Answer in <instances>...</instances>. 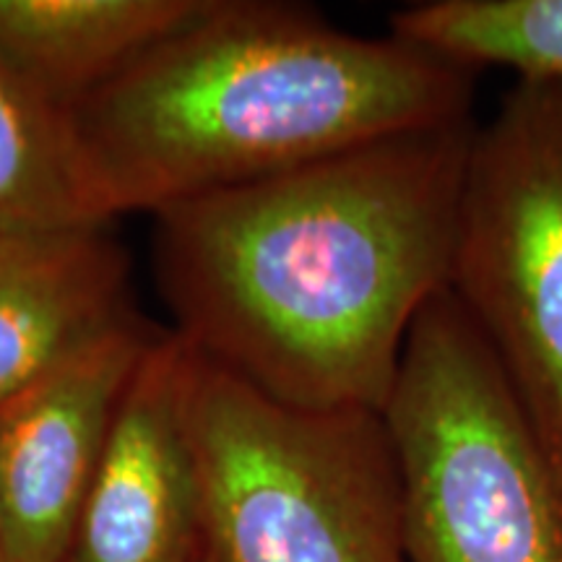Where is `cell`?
Masks as SVG:
<instances>
[{"label":"cell","mask_w":562,"mask_h":562,"mask_svg":"<svg viewBox=\"0 0 562 562\" xmlns=\"http://www.w3.org/2000/svg\"><path fill=\"white\" fill-rule=\"evenodd\" d=\"M188 430L214 562H412L381 412L292 409L193 351Z\"/></svg>","instance_id":"277c9868"},{"label":"cell","mask_w":562,"mask_h":562,"mask_svg":"<svg viewBox=\"0 0 562 562\" xmlns=\"http://www.w3.org/2000/svg\"><path fill=\"white\" fill-rule=\"evenodd\" d=\"M159 328L136 318L0 404V526L11 562H63L112 419Z\"/></svg>","instance_id":"52a82bcc"},{"label":"cell","mask_w":562,"mask_h":562,"mask_svg":"<svg viewBox=\"0 0 562 562\" xmlns=\"http://www.w3.org/2000/svg\"><path fill=\"white\" fill-rule=\"evenodd\" d=\"M448 290L562 482V81L518 79L474 125Z\"/></svg>","instance_id":"5b68a950"},{"label":"cell","mask_w":562,"mask_h":562,"mask_svg":"<svg viewBox=\"0 0 562 562\" xmlns=\"http://www.w3.org/2000/svg\"><path fill=\"white\" fill-rule=\"evenodd\" d=\"M476 70L311 9L211 0L68 110L102 222L248 186L336 151L472 117Z\"/></svg>","instance_id":"7a4b0ae2"},{"label":"cell","mask_w":562,"mask_h":562,"mask_svg":"<svg viewBox=\"0 0 562 562\" xmlns=\"http://www.w3.org/2000/svg\"><path fill=\"white\" fill-rule=\"evenodd\" d=\"M474 117L336 151L154 214V269L195 355L292 409L383 412L448 290Z\"/></svg>","instance_id":"6da1fadb"},{"label":"cell","mask_w":562,"mask_h":562,"mask_svg":"<svg viewBox=\"0 0 562 562\" xmlns=\"http://www.w3.org/2000/svg\"><path fill=\"white\" fill-rule=\"evenodd\" d=\"M108 224L83 180L68 112L0 63V235Z\"/></svg>","instance_id":"30bf717a"},{"label":"cell","mask_w":562,"mask_h":562,"mask_svg":"<svg viewBox=\"0 0 562 562\" xmlns=\"http://www.w3.org/2000/svg\"><path fill=\"white\" fill-rule=\"evenodd\" d=\"M391 34L518 79L562 81V0H422L391 13Z\"/></svg>","instance_id":"8fae6325"},{"label":"cell","mask_w":562,"mask_h":562,"mask_svg":"<svg viewBox=\"0 0 562 562\" xmlns=\"http://www.w3.org/2000/svg\"><path fill=\"white\" fill-rule=\"evenodd\" d=\"M138 315L108 224L0 235V404Z\"/></svg>","instance_id":"ba28073f"},{"label":"cell","mask_w":562,"mask_h":562,"mask_svg":"<svg viewBox=\"0 0 562 562\" xmlns=\"http://www.w3.org/2000/svg\"><path fill=\"white\" fill-rule=\"evenodd\" d=\"M193 349L154 336L117 404L63 562H209L188 430Z\"/></svg>","instance_id":"8992f818"},{"label":"cell","mask_w":562,"mask_h":562,"mask_svg":"<svg viewBox=\"0 0 562 562\" xmlns=\"http://www.w3.org/2000/svg\"><path fill=\"white\" fill-rule=\"evenodd\" d=\"M0 562H11V552H9V544H5L3 526H0Z\"/></svg>","instance_id":"7c38bea8"},{"label":"cell","mask_w":562,"mask_h":562,"mask_svg":"<svg viewBox=\"0 0 562 562\" xmlns=\"http://www.w3.org/2000/svg\"><path fill=\"white\" fill-rule=\"evenodd\" d=\"M412 562H562V482L451 290L406 339L385 404Z\"/></svg>","instance_id":"3957f363"},{"label":"cell","mask_w":562,"mask_h":562,"mask_svg":"<svg viewBox=\"0 0 562 562\" xmlns=\"http://www.w3.org/2000/svg\"><path fill=\"white\" fill-rule=\"evenodd\" d=\"M211 0H0V63L70 110L206 11Z\"/></svg>","instance_id":"9c48e42d"},{"label":"cell","mask_w":562,"mask_h":562,"mask_svg":"<svg viewBox=\"0 0 562 562\" xmlns=\"http://www.w3.org/2000/svg\"><path fill=\"white\" fill-rule=\"evenodd\" d=\"M209 562H214V560H211V554H209Z\"/></svg>","instance_id":"4fadbf2b"}]
</instances>
